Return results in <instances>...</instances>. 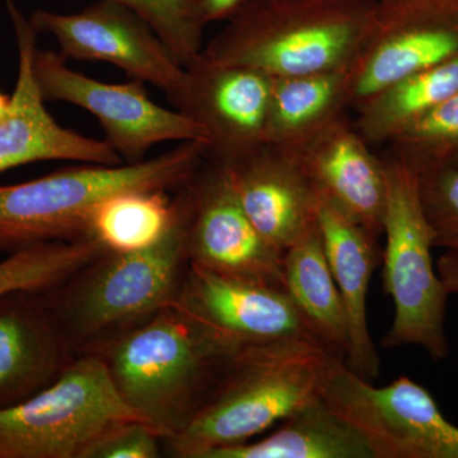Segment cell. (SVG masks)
<instances>
[{
	"instance_id": "obj_9",
	"label": "cell",
	"mask_w": 458,
	"mask_h": 458,
	"mask_svg": "<svg viewBox=\"0 0 458 458\" xmlns=\"http://www.w3.org/2000/svg\"><path fill=\"white\" fill-rule=\"evenodd\" d=\"M36 86L45 102L62 101L92 114L104 129L105 141L123 164L144 161L153 147L165 141H204L198 123L179 111L159 106L140 81L110 84L92 80L66 65L55 50L36 47L32 57Z\"/></svg>"
},
{
	"instance_id": "obj_31",
	"label": "cell",
	"mask_w": 458,
	"mask_h": 458,
	"mask_svg": "<svg viewBox=\"0 0 458 458\" xmlns=\"http://www.w3.org/2000/svg\"><path fill=\"white\" fill-rule=\"evenodd\" d=\"M437 270L448 292L458 294V250H447L437 262Z\"/></svg>"
},
{
	"instance_id": "obj_2",
	"label": "cell",
	"mask_w": 458,
	"mask_h": 458,
	"mask_svg": "<svg viewBox=\"0 0 458 458\" xmlns=\"http://www.w3.org/2000/svg\"><path fill=\"white\" fill-rule=\"evenodd\" d=\"M376 7L377 0H247L203 54L273 78L351 69Z\"/></svg>"
},
{
	"instance_id": "obj_29",
	"label": "cell",
	"mask_w": 458,
	"mask_h": 458,
	"mask_svg": "<svg viewBox=\"0 0 458 458\" xmlns=\"http://www.w3.org/2000/svg\"><path fill=\"white\" fill-rule=\"evenodd\" d=\"M159 437L144 421L117 424L96 439L82 458H156Z\"/></svg>"
},
{
	"instance_id": "obj_25",
	"label": "cell",
	"mask_w": 458,
	"mask_h": 458,
	"mask_svg": "<svg viewBox=\"0 0 458 458\" xmlns=\"http://www.w3.org/2000/svg\"><path fill=\"white\" fill-rule=\"evenodd\" d=\"M92 238L53 241L8 254L0 261V297L13 292H49L105 254Z\"/></svg>"
},
{
	"instance_id": "obj_7",
	"label": "cell",
	"mask_w": 458,
	"mask_h": 458,
	"mask_svg": "<svg viewBox=\"0 0 458 458\" xmlns=\"http://www.w3.org/2000/svg\"><path fill=\"white\" fill-rule=\"evenodd\" d=\"M174 204L176 216L155 245L122 254L106 252L107 259L83 276L69 298L45 292L56 318L69 322L77 335L92 337L176 302L181 265L188 252L185 209L179 195Z\"/></svg>"
},
{
	"instance_id": "obj_26",
	"label": "cell",
	"mask_w": 458,
	"mask_h": 458,
	"mask_svg": "<svg viewBox=\"0 0 458 458\" xmlns=\"http://www.w3.org/2000/svg\"><path fill=\"white\" fill-rule=\"evenodd\" d=\"M137 12L186 66L203 51L208 23L201 0H116Z\"/></svg>"
},
{
	"instance_id": "obj_27",
	"label": "cell",
	"mask_w": 458,
	"mask_h": 458,
	"mask_svg": "<svg viewBox=\"0 0 458 458\" xmlns=\"http://www.w3.org/2000/svg\"><path fill=\"white\" fill-rule=\"evenodd\" d=\"M394 155L420 172L445 164L458 149V93L391 141Z\"/></svg>"
},
{
	"instance_id": "obj_6",
	"label": "cell",
	"mask_w": 458,
	"mask_h": 458,
	"mask_svg": "<svg viewBox=\"0 0 458 458\" xmlns=\"http://www.w3.org/2000/svg\"><path fill=\"white\" fill-rule=\"evenodd\" d=\"M128 421L144 420L117 391L106 361L83 358L40 393L0 410V458H82L102 434Z\"/></svg>"
},
{
	"instance_id": "obj_24",
	"label": "cell",
	"mask_w": 458,
	"mask_h": 458,
	"mask_svg": "<svg viewBox=\"0 0 458 458\" xmlns=\"http://www.w3.org/2000/svg\"><path fill=\"white\" fill-rule=\"evenodd\" d=\"M176 204L165 190H129L99 201L90 212L86 238L106 252L140 251L155 245L170 229Z\"/></svg>"
},
{
	"instance_id": "obj_10",
	"label": "cell",
	"mask_w": 458,
	"mask_h": 458,
	"mask_svg": "<svg viewBox=\"0 0 458 458\" xmlns=\"http://www.w3.org/2000/svg\"><path fill=\"white\" fill-rule=\"evenodd\" d=\"M38 33H47L64 59L105 62L132 80L150 83L170 98L183 80V66L152 26L116 0H99L77 13L36 9L29 18Z\"/></svg>"
},
{
	"instance_id": "obj_16",
	"label": "cell",
	"mask_w": 458,
	"mask_h": 458,
	"mask_svg": "<svg viewBox=\"0 0 458 458\" xmlns=\"http://www.w3.org/2000/svg\"><path fill=\"white\" fill-rule=\"evenodd\" d=\"M4 2L17 42L18 75L12 113L0 123V172L41 161L123 165L122 157L106 141L63 128L51 116L33 78L32 57L38 33L14 0Z\"/></svg>"
},
{
	"instance_id": "obj_23",
	"label": "cell",
	"mask_w": 458,
	"mask_h": 458,
	"mask_svg": "<svg viewBox=\"0 0 458 458\" xmlns=\"http://www.w3.org/2000/svg\"><path fill=\"white\" fill-rule=\"evenodd\" d=\"M458 93V56L406 75L360 106L355 129L369 143H391L401 131Z\"/></svg>"
},
{
	"instance_id": "obj_17",
	"label": "cell",
	"mask_w": 458,
	"mask_h": 458,
	"mask_svg": "<svg viewBox=\"0 0 458 458\" xmlns=\"http://www.w3.org/2000/svg\"><path fill=\"white\" fill-rule=\"evenodd\" d=\"M219 165L250 221L274 249L284 254L318 227V195L285 150L262 144Z\"/></svg>"
},
{
	"instance_id": "obj_33",
	"label": "cell",
	"mask_w": 458,
	"mask_h": 458,
	"mask_svg": "<svg viewBox=\"0 0 458 458\" xmlns=\"http://www.w3.org/2000/svg\"><path fill=\"white\" fill-rule=\"evenodd\" d=\"M447 162H454V164L458 165V149L454 153V155L451 156V158L448 159Z\"/></svg>"
},
{
	"instance_id": "obj_12",
	"label": "cell",
	"mask_w": 458,
	"mask_h": 458,
	"mask_svg": "<svg viewBox=\"0 0 458 458\" xmlns=\"http://www.w3.org/2000/svg\"><path fill=\"white\" fill-rule=\"evenodd\" d=\"M458 56V0H377L351 68V106L401 78Z\"/></svg>"
},
{
	"instance_id": "obj_15",
	"label": "cell",
	"mask_w": 458,
	"mask_h": 458,
	"mask_svg": "<svg viewBox=\"0 0 458 458\" xmlns=\"http://www.w3.org/2000/svg\"><path fill=\"white\" fill-rule=\"evenodd\" d=\"M280 149L294 159L319 201L372 236L384 233L385 161L373 155L369 141L344 114L300 143Z\"/></svg>"
},
{
	"instance_id": "obj_18",
	"label": "cell",
	"mask_w": 458,
	"mask_h": 458,
	"mask_svg": "<svg viewBox=\"0 0 458 458\" xmlns=\"http://www.w3.org/2000/svg\"><path fill=\"white\" fill-rule=\"evenodd\" d=\"M59 319L45 292L0 297V410L55 381L65 366Z\"/></svg>"
},
{
	"instance_id": "obj_30",
	"label": "cell",
	"mask_w": 458,
	"mask_h": 458,
	"mask_svg": "<svg viewBox=\"0 0 458 458\" xmlns=\"http://www.w3.org/2000/svg\"><path fill=\"white\" fill-rule=\"evenodd\" d=\"M208 23L228 21L245 5L247 0H201Z\"/></svg>"
},
{
	"instance_id": "obj_21",
	"label": "cell",
	"mask_w": 458,
	"mask_h": 458,
	"mask_svg": "<svg viewBox=\"0 0 458 458\" xmlns=\"http://www.w3.org/2000/svg\"><path fill=\"white\" fill-rule=\"evenodd\" d=\"M207 458H376L367 439L321 399L282 421L255 443L212 452Z\"/></svg>"
},
{
	"instance_id": "obj_4",
	"label": "cell",
	"mask_w": 458,
	"mask_h": 458,
	"mask_svg": "<svg viewBox=\"0 0 458 458\" xmlns=\"http://www.w3.org/2000/svg\"><path fill=\"white\" fill-rule=\"evenodd\" d=\"M232 354L174 302L114 343L105 361L125 403L172 438Z\"/></svg>"
},
{
	"instance_id": "obj_8",
	"label": "cell",
	"mask_w": 458,
	"mask_h": 458,
	"mask_svg": "<svg viewBox=\"0 0 458 458\" xmlns=\"http://www.w3.org/2000/svg\"><path fill=\"white\" fill-rule=\"evenodd\" d=\"M321 400L367 439L376 458H458V427L409 377L375 387L336 358Z\"/></svg>"
},
{
	"instance_id": "obj_5",
	"label": "cell",
	"mask_w": 458,
	"mask_h": 458,
	"mask_svg": "<svg viewBox=\"0 0 458 458\" xmlns=\"http://www.w3.org/2000/svg\"><path fill=\"white\" fill-rule=\"evenodd\" d=\"M384 161V288L393 298L394 318L382 345L420 346L433 360L441 361L450 352L445 333L450 292L434 269V233L421 204L418 172L394 153Z\"/></svg>"
},
{
	"instance_id": "obj_32",
	"label": "cell",
	"mask_w": 458,
	"mask_h": 458,
	"mask_svg": "<svg viewBox=\"0 0 458 458\" xmlns=\"http://www.w3.org/2000/svg\"><path fill=\"white\" fill-rule=\"evenodd\" d=\"M12 113V95L8 96L0 90V123L4 122L5 119Z\"/></svg>"
},
{
	"instance_id": "obj_11",
	"label": "cell",
	"mask_w": 458,
	"mask_h": 458,
	"mask_svg": "<svg viewBox=\"0 0 458 458\" xmlns=\"http://www.w3.org/2000/svg\"><path fill=\"white\" fill-rule=\"evenodd\" d=\"M191 264L284 288L283 252L259 233L221 165L208 161L180 189Z\"/></svg>"
},
{
	"instance_id": "obj_13",
	"label": "cell",
	"mask_w": 458,
	"mask_h": 458,
	"mask_svg": "<svg viewBox=\"0 0 458 458\" xmlns=\"http://www.w3.org/2000/svg\"><path fill=\"white\" fill-rule=\"evenodd\" d=\"M183 71L168 101L207 132L208 161L227 164L265 144L273 77L216 62L203 51Z\"/></svg>"
},
{
	"instance_id": "obj_1",
	"label": "cell",
	"mask_w": 458,
	"mask_h": 458,
	"mask_svg": "<svg viewBox=\"0 0 458 458\" xmlns=\"http://www.w3.org/2000/svg\"><path fill=\"white\" fill-rule=\"evenodd\" d=\"M336 358L310 340H283L234 352L200 405L172 437L174 454L207 458L282 423L321 399Z\"/></svg>"
},
{
	"instance_id": "obj_14",
	"label": "cell",
	"mask_w": 458,
	"mask_h": 458,
	"mask_svg": "<svg viewBox=\"0 0 458 458\" xmlns=\"http://www.w3.org/2000/svg\"><path fill=\"white\" fill-rule=\"evenodd\" d=\"M176 303L231 352L283 340L318 343L282 286L223 276L190 262Z\"/></svg>"
},
{
	"instance_id": "obj_3",
	"label": "cell",
	"mask_w": 458,
	"mask_h": 458,
	"mask_svg": "<svg viewBox=\"0 0 458 458\" xmlns=\"http://www.w3.org/2000/svg\"><path fill=\"white\" fill-rule=\"evenodd\" d=\"M205 153L204 141H182L138 164L87 165L0 186V252L86 238L87 219L99 201L129 190L181 189L203 165Z\"/></svg>"
},
{
	"instance_id": "obj_20",
	"label": "cell",
	"mask_w": 458,
	"mask_h": 458,
	"mask_svg": "<svg viewBox=\"0 0 458 458\" xmlns=\"http://www.w3.org/2000/svg\"><path fill=\"white\" fill-rule=\"evenodd\" d=\"M283 279L286 294L313 339L334 357L345 361L349 351L348 318L318 225L285 250Z\"/></svg>"
},
{
	"instance_id": "obj_19",
	"label": "cell",
	"mask_w": 458,
	"mask_h": 458,
	"mask_svg": "<svg viewBox=\"0 0 458 458\" xmlns=\"http://www.w3.org/2000/svg\"><path fill=\"white\" fill-rule=\"evenodd\" d=\"M318 223L348 318L345 364L361 378L372 382L379 375V357L369 334L367 297L373 271L382 261L378 238L322 201Z\"/></svg>"
},
{
	"instance_id": "obj_28",
	"label": "cell",
	"mask_w": 458,
	"mask_h": 458,
	"mask_svg": "<svg viewBox=\"0 0 458 458\" xmlns=\"http://www.w3.org/2000/svg\"><path fill=\"white\" fill-rule=\"evenodd\" d=\"M419 191L434 233V247L458 250V165L445 162L420 171Z\"/></svg>"
},
{
	"instance_id": "obj_22",
	"label": "cell",
	"mask_w": 458,
	"mask_h": 458,
	"mask_svg": "<svg viewBox=\"0 0 458 458\" xmlns=\"http://www.w3.org/2000/svg\"><path fill=\"white\" fill-rule=\"evenodd\" d=\"M351 107V69L274 78L265 144L286 148L339 119Z\"/></svg>"
}]
</instances>
